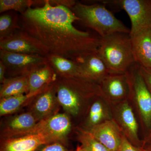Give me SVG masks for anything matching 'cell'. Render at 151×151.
I'll use <instances>...</instances> for the list:
<instances>
[{"label": "cell", "mask_w": 151, "mask_h": 151, "mask_svg": "<svg viewBox=\"0 0 151 151\" xmlns=\"http://www.w3.org/2000/svg\"><path fill=\"white\" fill-rule=\"evenodd\" d=\"M44 1L43 6L30 8L19 15L21 29L39 41L49 54L76 62L97 51L100 37L76 29L73 23L79 19L70 8Z\"/></svg>", "instance_id": "cell-1"}, {"label": "cell", "mask_w": 151, "mask_h": 151, "mask_svg": "<svg viewBox=\"0 0 151 151\" xmlns=\"http://www.w3.org/2000/svg\"><path fill=\"white\" fill-rule=\"evenodd\" d=\"M55 87L60 107L73 117L82 113L87 103L102 95L100 84L83 77H58Z\"/></svg>", "instance_id": "cell-2"}, {"label": "cell", "mask_w": 151, "mask_h": 151, "mask_svg": "<svg viewBox=\"0 0 151 151\" xmlns=\"http://www.w3.org/2000/svg\"><path fill=\"white\" fill-rule=\"evenodd\" d=\"M110 74H124L135 63L129 33L115 32L100 37L97 50Z\"/></svg>", "instance_id": "cell-3"}, {"label": "cell", "mask_w": 151, "mask_h": 151, "mask_svg": "<svg viewBox=\"0 0 151 151\" xmlns=\"http://www.w3.org/2000/svg\"><path fill=\"white\" fill-rule=\"evenodd\" d=\"M70 9L79 22L94 30L100 37L115 32L130 33V29L102 3L88 5L76 2Z\"/></svg>", "instance_id": "cell-4"}, {"label": "cell", "mask_w": 151, "mask_h": 151, "mask_svg": "<svg viewBox=\"0 0 151 151\" xmlns=\"http://www.w3.org/2000/svg\"><path fill=\"white\" fill-rule=\"evenodd\" d=\"M99 2L124 10L131 22L130 35L146 29H151V0H105Z\"/></svg>", "instance_id": "cell-5"}, {"label": "cell", "mask_w": 151, "mask_h": 151, "mask_svg": "<svg viewBox=\"0 0 151 151\" xmlns=\"http://www.w3.org/2000/svg\"><path fill=\"white\" fill-rule=\"evenodd\" d=\"M129 81L130 97L134 98L143 122L147 127L151 125V93L143 78L139 65L137 63L127 72Z\"/></svg>", "instance_id": "cell-6"}, {"label": "cell", "mask_w": 151, "mask_h": 151, "mask_svg": "<svg viewBox=\"0 0 151 151\" xmlns=\"http://www.w3.org/2000/svg\"><path fill=\"white\" fill-rule=\"evenodd\" d=\"M70 116L66 113H58L37 123L35 126L24 135L40 134L52 142L64 143L71 129Z\"/></svg>", "instance_id": "cell-7"}, {"label": "cell", "mask_w": 151, "mask_h": 151, "mask_svg": "<svg viewBox=\"0 0 151 151\" xmlns=\"http://www.w3.org/2000/svg\"><path fill=\"white\" fill-rule=\"evenodd\" d=\"M0 60L5 65L11 76L29 74L48 62L46 56L21 54L0 50Z\"/></svg>", "instance_id": "cell-8"}, {"label": "cell", "mask_w": 151, "mask_h": 151, "mask_svg": "<svg viewBox=\"0 0 151 151\" xmlns=\"http://www.w3.org/2000/svg\"><path fill=\"white\" fill-rule=\"evenodd\" d=\"M0 50L42 56L49 54L46 47L39 41L21 29L8 37L0 40Z\"/></svg>", "instance_id": "cell-9"}, {"label": "cell", "mask_w": 151, "mask_h": 151, "mask_svg": "<svg viewBox=\"0 0 151 151\" xmlns=\"http://www.w3.org/2000/svg\"><path fill=\"white\" fill-rule=\"evenodd\" d=\"M29 103V111L38 122L58 113L60 106L57 97L55 82L33 97Z\"/></svg>", "instance_id": "cell-10"}, {"label": "cell", "mask_w": 151, "mask_h": 151, "mask_svg": "<svg viewBox=\"0 0 151 151\" xmlns=\"http://www.w3.org/2000/svg\"><path fill=\"white\" fill-rule=\"evenodd\" d=\"M102 96L111 103H120L130 97L131 88L127 73L109 74L100 84Z\"/></svg>", "instance_id": "cell-11"}, {"label": "cell", "mask_w": 151, "mask_h": 151, "mask_svg": "<svg viewBox=\"0 0 151 151\" xmlns=\"http://www.w3.org/2000/svg\"><path fill=\"white\" fill-rule=\"evenodd\" d=\"M84 129L110 151L118 150L124 136L121 128L114 119H108L94 127Z\"/></svg>", "instance_id": "cell-12"}, {"label": "cell", "mask_w": 151, "mask_h": 151, "mask_svg": "<svg viewBox=\"0 0 151 151\" xmlns=\"http://www.w3.org/2000/svg\"><path fill=\"white\" fill-rule=\"evenodd\" d=\"M119 103L115 110V120L126 138L134 145L140 147L137 122L133 109L127 100Z\"/></svg>", "instance_id": "cell-13"}, {"label": "cell", "mask_w": 151, "mask_h": 151, "mask_svg": "<svg viewBox=\"0 0 151 151\" xmlns=\"http://www.w3.org/2000/svg\"><path fill=\"white\" fill-rule=\"evenodd\" d=\"M38 122L29 111L15 115L7 119L1 126V139L20 137L32 129Z\"/></svg>", "instance_id": "cell-14"}, {"label": "cell", "mask_w": 151, "mask_h": 151, "mask_svg": "<svg viewBox=\"0 0 151 151\" xmlns=\"http://www.w3.org/2000/svg\"><path fill=\"white\" fill-rule=\"evenodd\" d=\"M52 142H54L40 134L1 139L0 151H36L42 145Z\"/></svg>", "instance_id": "cell-15"}, {"label": "cell", "mask_w": 151, "mask_h": 151, "mask_svg": "<svg viewBox=\"0 0 151 151\" xmlns=\"http://www.w3.org/2000/svg\"><path fill=\"white\" fill-rule=\"evenodd\" d=\"M130 36L135 62L151 69V29L142 30Z\"/></svg>", "instance_id": "cell-16"}, {"label": "cell", "mask_w": 151, "mask_h": 151, "mask_svg": "<svg viewBox=\"0 0 151 151\" xmlns=\"http://www.w3.org/2000/svg\"><path fill=\"white\" fill-rule=\"evenodd\" d=\"M81 68L83 78H88L100 84L109 71L102 58L96 52L87 55L77 62Z\"/></svg>", "instance_id": "cell-17"}, {"label": "cell", "mask_w": 151, "mask_h": 151, "mask_svg": "<svg viewBox=\"0 0 151 151\" xmlns=\"http://www.w3.org/2000/svg\"><path fill=\"white\" fill-rule=\"evenodd\" d=\"M58 77L54 69L48 62L35 69L28 75V94L34 97L47 87L54 83Z\"/></svg>", "instance_id": "cell-18"}, {"label": "cell", "mask_w": 151, "mask_h": 151, "mask_svg": "<svg viewBox=\"0 0 151 151\" xmlns=\"http://www.w3.org/2000/svg\"><path fill=\"white\" fill-rule=\"evenodd\" d=\"M46 57L48 63L58 77H82L81 68L78 63L57 55L49 54Z\"/></svg>", "instance_id": "cell-19"}, {"label": "cell", "mask_w": 151, "mask_h": 151, "mask_svg": "<svg viewBox=\"0 0 151 151\" xmlns=\"http://www.w3.org/2000/svg\"><path fill=\"white\" fill-rule=\"evenodd\" d=\"M28 75L26 74L6 78L1 84L0 99L19 94H28Z\"/></svg>", "instance_id": "cell-20"}, {"label": "cell", "mask_w": 151, "mask_h": 151, "mask_svg": "<svg viewBox=\"0 0 151 151\" xmlns=\"http://www.w3.org/2000/svg\"><path fill=\"white\" fill-rule=\"evenodd\" d=\"M102 95L95 98L89 106L88 115L86 118V127L84 129H88L110 119L106 106L103 103Z\"/></svg>", "instance_id": "cell-21"}, {"label": "cell", "mask_w": 151, "mask_h": 151, "mask_svg": "<svg viewBox=\"0 0 151 151\" xmlns=\"http://www.w3.org/2000/svg\"><path fill=\"white\" fill-rule=\"evenodd\" d=\"M33 97L28 94H22L1 98L0 116H8L17 112L23 106L29 104Z\"/></svg>", "instance_id": "cell-22"}, {"label": "cell", "mask_w": 151, "mask_h": 151, "mask_svg": "<svg viewBox=\"0 0 151 151\" xmlns=\"http://www.w3.org/2000/svg\"><path fill=\"white\" fill-rule=\"evenodd\" d=\"M21 29L19 24V15L9 11L0 16V40L8 37Z\"/></svg>", "instance_id": "cell-23"}, {"label": "cell", "mask_w": 151, "mask_h": 151, "mask_svg": "<svg viewBox=\"0 0 151 151\" xmlns=\"http://www.w3.org/2000/svg\"><path fill=\"white\" fill-rule=\"evenodd\" d=\"M44 1L36 0H1L0 13H4L9 11H15L20 14L24 13L33 5H42Z\"/></svg>", "instance_id": "cell-24"}, {"label": "cell", "mask_w": 151, "mask_h": 151, "mask_svg": "<svg viewBox=\"0 0 151 151\" xmlns=\"http://www.w3.org/2000/svg\"><path fill=\"white\" fill-rule=\"evenodd\" d=\"M78 139L85 151H110L84 129L78 130Z\"/></svg>", "instance_id": "cell-25"}, {"label": "cell", "mask_w": 151, "mask_h": 151, "mask_svg": "<svg viewBox=\"0 0 151 151\" xmlns=\"http://www.w3.org/2000/svg\"><path fill=\"white\" fill-rule=\"evenodd\" d=\"M36 151H70L66 148L64 143L54 142L46 143L39 147Z\"/></svg>", "instance_id": "cell-26"}, {"label": "cell", "mask_w": 151, "mask_h": 151, "mask_svg": "<svg viewBox=\"0 0 151 151\" xmlns=\"http://www.w3.org/2000/svg\"><path fill=\"white\" fill-rule=\"evenodd\" d=\"M117 151H144L141 147L134 145L126 138L125 136L123 138L120 147Z\"/></svg>", "instance_id": "cell-27"}, {"label": "cell", "mask_w": 151, "mask_h": 151, "mask_svg": "<svg viewBox=\"0 0 151 151\" xmlns=\"http://www.w3.org/2000/svg\"><path fill=\"white\" fill-rule=\"evenodd\" d=\"M140 70L146 85L151 93V69L139 65Z\"/></svg>", "instance_id": "cell-28"}, {"label": "cell", "mask_w": 151, "mask_h": 151, "mask_svg": "<svg viewBox=\"0 0 151 151\" xmlns=\"http://www.w3.org/2000/svg\"><path fill=\"white\" fill-rule=\"evenodd\" d=\"M49 2L52 5H61L71 8L76 2L73 0H48Z\"/></svg>", "instance_id": "cell-29"}, {"label": "cell", "mask_w": 151, "mask_h": 151, "mask_svg": "<svg viewBox=\"0 0 151 151\" xmlns=\"http://www.w3.org/2000/svg\"><path fill=\"white\" fill-rule=\"evenodd\" d=\"M6 73V68L4 64L0 60V83L1 84H2L5 79Z\"/></svg>", "instance_id": "cell-30"}, {"label": "cell", "mask_w": 151, "mask_h": 151, "mask_svg": "<svg viewBox=\"0 0 151 151\" xmlns=\"http://www.w3.org/2000/svg\"><path fill=\"white\" fill-rule=\"evenodd\" d=\"M75 151H85L84 150V149L82 148V147L81 146H78L77 148Z\"/></svg>", "instance_id": "cell-31"}, {"label": "cell", "mask_w": 151, "mask_h": 151, "mask_svg": "<svg viewBox=\"0 0 151 151\" xmlns=\"http://www.w3.org/2000/svg\"><path fill=\"white\" fill-rule=\"evenodd\" d=\"M144 151H151V145L148 146L146 148L144 149Z\"/></svg>", "instance_id": "cell-32"}, {"label": "cell", "mask_w": 151, "mask_h": 151, "mask_svg": "<svg viewBox=\"0 0 151 151\" xmlns=\"http://www.w3.org/2000/svg\"></svg>", "instance_id": "cell-33"}]
</instances>
